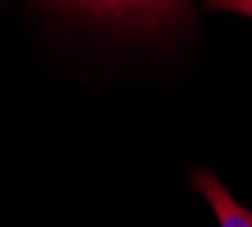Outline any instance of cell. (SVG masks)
<instances>
[{
  "label": "cell",
  "instance_id": "cell-1",
  "mask_svg": "<svg viewBox=\"0 0 252 227\" xmlns=\"http://www.w3.org/2000/svg\"><path fill=\"white\" fill-rule=\"evenodd\" d=\"M57 7L127 28L161 30L191 16V0H53Z\"/></svg>",
  "mask_w": 252,
  "mask_h": 227
},
{
  "label": "cell",
  "instance_id": "cell-2",
  "mask_svg": "<svg viewBox=\"0 0 252 227\" xmlns=\"http://www.w3.org/2000/svg\"><path fill=\"white\" fill-rule=\"evenodd\" d=\"M191 182L205 195L207 202L211 204L220 227H252V211L236 202L232 198V193L223 187V182L218 180L211 170H195L191 175Z\"/></svg>",
  "mask_w": 252,
  "mask_h": 227
},
{
  "label": "cell",
  "instance_id": "cell-3",
  "mask_svg": "<svg viewBox=\"0 0 252 227\" xmlns=\"http://www.w3.org/2000/svg\"><path fill=\"white\" fill-rule=\"evenodd\" d=\"M205 5L214 12H232L252 18V0H205Z\"/></svg>",
  "mask_w": 252,
  "mask_h": 227
}]
</instances>
